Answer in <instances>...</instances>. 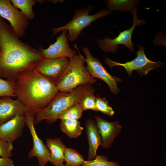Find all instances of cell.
Listing matches in <instances>:
<instances>
[{
	"mask_svg": "<svg viewBox=\"0 0 166 166\" xmlns=\"http://www.w3.org/2000/svg\"><path fill=\"white\" fill-rule=\"evenodd\" d=\"M39 49L18 38L0 16V76L7 78L32 69L44 59Z\"/></svg>",
	"mask_w": 166,
	"mask_h": 166,
	"instance_id": "cell-1",
	"label": "cell"
},
{
	"mask_svg": "<svg viewBox=\"0 0 166 166\" xmlns=\"http://www.w3.org/2000/svg\"><path fill=\"white\" fill-rule=\"evenodd\" d=\"M55 80L42 75L34 69L15 76L14 93L16 100L34 115L45 108L58 93Z\"/></svg>",
	"mask_w": 166,
	"mask_h": 166,
	"instance_id": "cell-2",
	"label": "cell"
},
{
	"mask_svg": "<svg viewBox=\"0 0 166 166\" xmlns=\"http://www.w3.org/2000/svg\"><path fill=\"white\" fill-rule=\"evenodd\" d=\"M91 85H80L70 92H59L45 108L36 113L34 125L45 120L50 123L56 121L60 114L79 103L84 94L92 88Z\"/></svg>",
	"mask_w": 166,
	"mask_h": 166,
	"instance_id": "cell-3",
	"label": "cell"
},
{
	"mask_svg": "<svg viewBox=\"0 0 166 166\" xmlns=\"http://www.w3.org/2000/svg\"><path fill=\"white\" fill-rule=\"evenodd\" d=\"M74 47L78 53L69 59V62L64 72L56 81L59 92H70L78 86L92 85L97 79L93 77L85 68L84 57L79 52L76 44Z\"/></svg>",
	"mask_w": 166,
	"mask_h": 166,
	"instance_id": "cell-4",
	"label": "cell"
},
{
	"mask_svg": "<svg viewBox=\"0 0 166 166\" xmlns=\"http://www.w3.org/2000/svg\"><path fill=\"white\" fill-rule=\"evenodd\" d=\"M93 8L92 5L84 8L77 9L75 10L73 18L65 25L58 28L53 27L51 30L52 36L63 30L67 31V36L69 42L76 40L81 34L82 30L91 23L100 18L110 14L111 12L107 9H103L93 15H89Z\"/></svg>",
	"mask_w": 166,
	"mask_h": 166,
	"instance_id": "cell-5",
	"label": "cell"
},
{
	"mask_svg": "<svg viewBox=\"0 0 166 166\" xmlns=\"http://www.w3.org/2000/svg\"><path fill=\"white\" fill-rule=\"evenodd\" d=\"M133 16V22L131 27L120 32L116 37L112 39L108 36H105L103 39L96 40L99 47L104 52H110L113 53L117 52L119 45L126 46L131 51L135 50L132 43L131 38L133 31L137 26L144 25L145 22L143 19H140L137 15V7L136 6L131 11Z\"/></svg>",
	"mask_w": 166,
	"mask_h": 166,
	"instance_id": "cell-6",
	"label": "cell"
},
{
	"mask_svg": "<svg viewBox=\"0 0 166 166\" xmlns=\"http://www.w3.org/2000/svg\"><path fill=\"white\" fill-rule=\"evenodd\" d=\"M139 51L136 52L137 57L133 60L125 63H120L113 61L108 58H105V61L112 69L115 66L124 67L128 75L131 76L133 71H136L141 75H146L151 70L161 67L163 64L160 61L154 62L149 59L146 56L144 48L139 44Z\"/></svg>",
	"mask_w": 166,
	"mask_h": 166,
	"instance_id": "cell-7",
	"label": "cell"
},
{
	"mask_svg": "<svg viewBox=\"0 0 166 166\" xmlns=\"http://www.w3.org/2000/svg\"><path fill=\"white\" fill-rule=\"evenodd\" d=\"M82 50L86 56L85 60L87 65L85 68L88 72L94 78L100 79L106 83L113 93L116 94L118 93L120 90L117 87V83L121 82L122 80L110 75L102 65L99 59L94 57L91 54L88 48L84 47Z\"/></svg>",
	"mask_w": 166,
	"mask_h": 166,
	"instance_id": "cell-8",
	"label": "cell"
},
{
	"mask_svg": "<svg viewBox=\"0 0 166 166\" xmlns=\"http://www.w3.org/2000/svg\"><path fill=\"white\" fill-rule=\"evenodd\" d=\"M0 16L10 23L18 37L24 36L29 22L21 11L14 7L10 0H0Z\"/></svg>",
	"mask_w": 166,
	"mask_h": 166,
	"instance_id": "cell-9",
	"label": "cell"
},
{
	"mask_svg": "<svg viewBox=\"0 0 166 166\" xmlns=\"http://www.w3.org/2000/svg\"><path fill=\"white\" fill-rule=\"evenodd\" d=\"M25 124L30 131L33 140V147L28 153L29 159L33 157L37 158L39 166H44L50 161V152L37 134L34 127L35 115L27 112L25 113Z\"/></svg>",
	"mask_w": 166,
	"mask_h": 166,
	"instance_id": "cell-10",
	"label": "cell"
},
{
	"mask_svg": "<svg viewBox=\"0 0 166 166\" xmlns=\"http://www.w3.org/2000/svg\"><path fill=\"white\" fill-rule=\"evenodd\" d=\"M67 31L63 30L56 38V41L46 49L40 46L39 50L44 58L55 59L67 58L69 59L77 53L76 50L71 49L69 44Z\"/></svg>",
	"mask_w": 166,
	"mask_h": 166,
	"instance_id": "cell-11",
	"label": "cell"
},
{
	"mask_svg": "<svg viewBox=\"0 0 166 166\" xmlns=\"http://www.w3.org/2000/svg\"><path fill=\"white\" fill-rule=\"evenodd\" d=\"M25 124V113L17 114L0 125V139L12 143L22 135Z\"/></svg>",
	"mask_w": 166,
	"mask_h": 166,
	"instance_id": "cell-12",
	"label": "cell"
},
{
	"mask_svg": "<svg viewBox=\"0 0 166 166\" xmlns=\"http://www.w3.org/2000/svg\"><path fill=\"white\" fill-rule=\"evenodd\" d=\"M69 62V59L61 58H44L35 69L41 75L55 81L64 71Z\"/></svg>",
	"mask_w": 166,
	"mask_h": 166,
	"instance_id": "cell-13",
	"label": "cell"
},
{
	"mask_svg": "<svg viewBox=\"0 0 166 166\" xmlns=\"http://www.w3.org/2000/svg\"><path fill=\"white\" fill-rule=\"evenodd\" d=\"M94 118L101 137V145L105 148H111L114 138L121 131V126L119 125L118 121L109 122L97 115Z\"/></svg>",
	"mask_w": 166,
	"mask_h": 166,
	"instance_id": "cell-14",
	"label": "cell"
},
{
	"mask_svg": "<svg viewBox=\"0 0 166 166\" xmlns=\"http://www.w3.org/2000/svg\"><path fill=\"white\" fill-rule=\"evenodd\" d=\"M26 112L25 107L18 100L9 97H0V125L17 114Z\"/></svg>",
	"mask_w": 166,
	"mask_h": 166,
	"instance_id": "cell-15",
	"label": "cell"
},
{
	"mask_svg": "<svg viewBox=\"0 0 166 166\" xmlns=\"http://www.w3.org/2000/svg\"><path fill=\"white\" fill-rule=\"evenodd\" d=\"M85 133L89 145L87 160L94 159L96 156L97 150L101 144V138L96 121L88 119L85 122Z\"/></svg>",
	"mask_w": 166,
	"mask_h": 166,
	"instance_id": "cell-16",
	"label": "cell"
},
{
	"mask_svg": "<svg viewBox=\"0 0 166 166\" xmlns=\"http://www.w3.org/2000/svg\"><path fill=\"white\" fill-rule=\"evenodd\" d=\"M46 143L50 152V162L54 166H65L63 162L66 147L61 138H48Z\"/></svg>",
	"mask_w": 166,
	"mask_h": 166,
	"instance_id": "cell-17",
	"label": "cell"
},
{
	"mask_svg": "<svg viewBox=\"0 0 166 166\" xmlns=\"http://www.w3.org/2000/svg\"><path fill=\"white\" fill-rule=\"evenodd\" d=\"M61 130L70 138H77L81 135L84 128L78 120H61L60 124Z\"/></svg>",
	"mask_w": 166,
	"mask_h": 166,
	"instance_id": "cell-18",
	"label": "cell"
},
{
	"mask_svg": "<svg viewBox=\"0 0 166 166\" xmlns=\"http://www.w3.org/2000/svg\"><path fill=\"white\" fill-rule=\"evenodd\" d=\"M140 0H108L105 1L107 9L110 11L118 10L122 12H131Z\"/></svg>",
	"mask_w": 166,
	"mask_h": 166,
	"instance_id": "cell-19",
	"label": "cell"
},
{
	"mask_svg": "<svg viewBox=\"0 0 166 166\" xmlns=\"http://www.w3.org/2000/svg\"><path fill=\"white\" fill-rule=\"evenodd\" d=\"M13 6L19 9L21 12L28 20L34 19L35 14L33 7L36 3L34 0H10Z\"/></svg>",
	"mask_w": 166,
	"mask_h": 166,
	"instance_id": "cell-20",
	"label": "cell"
},
{
	"mask_svg": "<svg viewBox=\"0 0 166 166\" xmlns=\"http://www.w3.org/2000/svg\"><path fill=\"white\" fill-rule=\"evenodd\" d=\"M85 161L84 156L77 150L66 148L64 153L65 166H81Z\"/></svg>",
	"mask_w": 166,
	"mask_h": 166,
	"instance_id": "cell-21",
	"label": "cell"
},
{
	"mask_svg": "<svg viewBox=\"0 0 166 166\" xmlns=\"http://www.w3.org/2000/svg\"><path fill=\"white\" fill-rule=\"evenodd\" d=\"M15 77L4 79L0 76V97H15L14 88Z\"/></svg>",
	"mask_w": 166,
	"mask_h": 166,
	"instance_id": "cell-22",
	"label": "cell"
},
{
	"mask_svg": "<svg viewBox=\"0 0 166 166\" xmlns=\"http://www.w3.org/2000/svg\"><path fill=\"white\" fill-rule=\"evenodd\" d=\"M94 93V89L92 88L87 91L81 99L79 104L83 111L88 109L98 111L95 103L96 97Z\"/></svg>",
	"mask_w": 166,
	"mask_h": 166,
	"instance_id": "cell-23",
	"label": "cell"
},
{
	"mask_svg": "<svg viewBox=\"0 0 166 166\" xmlns=\"http://www.w3.org/2000/svg\"><path fill=\"white\" fill-rule=\"evenodd\" d=\"M83 110L80 105L77 104L68 109L60 114L57 119L61 120L74 119L78 120L82 115Z\"/></svg>",
	"mask_w": 166,
	"mask_h": 166,
	"instance_id": "cell-24",
	"label": "cell"
},
{
	"mask_svg": "<svg viewBox=\"0 0 166 166\" xmlns=\"http://www.w3.org/2000/svg\"><path fill=\"white\" fill-rule=\"evenodd\" d=\"M108 160L106 156L97 155L93 160L85 161L81 166H120L118 163L109 161Z\"/></svg>",
	"mask_w": 166,
	"mask_h": 166,
	"instance_id": "cell-25",
	"label": "cell"
},
{
	"mask_svg": "<svg viewBox=\"0 0 166 166\" xmlns=\"http://www.w3.org/2000/svg\"><path fill=\"white\" fill-rule=\"evenodd\" d=\"M96 105L98 111L103 114L111 117L114 113L113 108L105 98H101L97 96L96 98Z\"/></svg>",
	"mask_w": 166,
	"mask_h": 166,
	"instance_id": "cell-26",
	"label": "cell"
},
{
	"mask_svg": "<svg viewBox=\"0 0 166 166\" xmlns=\"http://www.w3.org/2000/svg\"><path fill=\"white\" fill-rule=\"evenodd\" d=\"M13 148L12 143L0 139V156L10 158L13 155L11 152Z\"/></svg>",
	"mask_w": 166,
	"mask_h": 166,
	"instance_id": "cell-27",
	"label": "cell"
},
{
	"mask_svg": "<svg viewBox=\"0 0 166 166\" xmlns=\"http://www.w3.org/2000/svg\"><path fill=\"white\" fill-rule=\"evenodd\" d=\"M0 166H14V162L10 158L0 157Z\"/></svg>",
	"mask_w": 166,
	"mask_h": 166,
	"instance_id": "cell-28",
	"label": "cell"
}]
</instances>
